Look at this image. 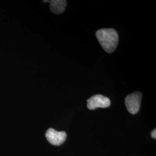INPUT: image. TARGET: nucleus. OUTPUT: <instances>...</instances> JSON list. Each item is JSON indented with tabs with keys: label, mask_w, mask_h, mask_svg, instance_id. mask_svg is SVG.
I'll return each mask as SVG.
<instances>
[{
	"label": "nucleus",
	"mask_w": 156,
	"mask_h": 156,
	"mask_svg": "<svg viewBox=\"0 0 156 156\" xmlns=\"http://www.w3.org/2000/svg\"><path fill=\"white\" fill-rule=\"evenodd\" d=\"M95 35L104 50L109 53L114 51L119 41L116 30L113 28H102L98 30Z\"/></svg>",
	"instance_id": "f257e3e1"
},
{
	"label": "nucleus",
	"mask_w": 156,
	"mask_h": 156,
	"mask_svg": "<svg viewBox=\"0 0 156 156\" xmlns=\"http://www.w3.org/2000/svg\"><path fill=\"white\" fill-rule=\"evenodd\" d=\"M142 94L140 92H135L126 97L125 104L127 110L131 114L137 113L140 109Z\"/></svg>",
	"instance_id": "f03ea898"
},
{
	"label": "nucleus",
	"mask_w": 156,
	"mask_h": 156,
	"mask_svg": "<svg viewBox=\"0 0 156 156\" xmlns=\"http://www.w3.org/2000/svg\"><path fill=\"white\" fill-rule=\"evenodd\" d=\"M110 105V99L103 95H94L87 101V106L90 110H94L97 108H105Z\"/></svg>",
	"instance_id": "7ed1b4c3"
},
{
	"label": "nucleus",
	"mask_w": 156,
	"mask_h": 156,
	"mask_svg": "<svg viewBox=\"0 0 156 156\" xmlns=\"http://www.w3.org/2000/svg\"><path fill=\"white\" fill-rule=\"evenodd\" d=\"M46 138L51 145L59 146L62 144L67 138V134L64 131H57L53 128H49L45 134Z\"/></svg>",
	"instance_id": "20e7f679"
},
{
	"label": "nucleus",
	"mask_w": 156,
	"mask_h": 156,
	"mask_svg": "<svg viewBox=\"0 0 156 156\" xmlns=\"http://www.w3.org/2000/svg\"><path fill=\"white\" fill-rule=\"evenodd\" d=\"M50 3L51 11L55 14H60L64 12L67 5V1L64 0L48 1Z\"/></svg>",
	"instance_id": "39448f33"
},
{
	"label": "nucleus",
	"mask_w": 156,
	"mask_h": 156,
	"mask_svg": "<svg viewBox=\"0 0 156 156\" xmlns=\"http://www.w3.org/2000/svg\"><path fill=\"white\" fill-rule=\"evenodd\" d=\"M151 136H152V138H154V139H156V129H154L153 131H152V133H151Z\"/></svg>",
	"instance_id": "423d86ee"
}]
</instances>
